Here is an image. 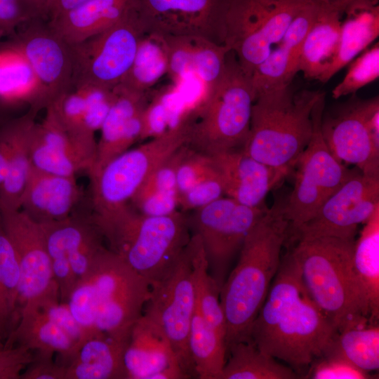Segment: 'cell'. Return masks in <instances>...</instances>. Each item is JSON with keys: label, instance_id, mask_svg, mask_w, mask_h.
<instances>
[{"label": "cell", "instance_id": "6da1fadb", "mask_svg": "<svg viewBox=\"0 0 379 379\" xmlns=\"http://www.w3.org/2000/svg\"><path fill=\"white\" fill-rule=\"evenodd\" d=\"M335 333L307 295L286 253L252 323L248 340L301 373L322 354Z\"/></svg>", "mask_w": 379, "mask_h": 379}, {"label": "cell", "instance_id": "7a4b0ae2", "mask_svg": "<svg viewBox=\"0 0 379 379\" xmlns=\"http://www.w3.org/2000/svg\"><path fill=\"white\" fill-rule=\"evenodd\" d=\"M284 201H274L249 231L237 263L220 288L226 350L234 343L248 340L252 323L280 266L281 252L289 232Z\"/></svg>", "mask_w": 379, "mask_h": 379}, {"label": "cell", "instance_id": "3957f363", "mask_svg": "<svg viewBox=\"0 0 379 379\" xmlns=\"http://www.w3.org/2000/svg\"><path fill=\"white\" fill-rule=\"evenodd\" d=\"M355 241L302 237L290 241L287 253L307 295L336 332L370 324L352 269Z\"/></svg>", "mask_w": 379, "mask_h": 379}, {"label": "cell", "instance_id": "277c9868", "mask_svg": "<svg viewBox=\"0 0 379 379\" xmlns=\"http://www.w3.org/2000/svg\"><path fill=\"white\" fill-rule=\"evenodd\" d=\"M323 93L296 91L291 84L259 93L243 150L265 164L290 173L310 140L312 109Z\"/></svg>", "mask_w": 379, "mask_h": 379}, {"label": "cell", "instance_id": "5b68a950", "mask_svg": "<svg viewBox=\"0 0 379 379\" xmlns=\"http://www.w3.org/2000/svg\"><path fill=\"white\" fill-rule=\"evenodd\" d=\"M254 101L251 79L230 51L219 79L185 116L186 145L207 155L243 149L249 135Z\"/></svg>", "mask_w": 379, "mask_h": 379}, {"label": "cell", "instance_id": "8992f818", "mask_svg": "<svg viewBox=\"0 0 379 379\" xmlns=\"http://www.w3.org/2000/svg\"><path fill=\"white\" fill-rule=\"evenodd\" d=\"M107 248L152 286L177 260L191 239L186 213L145 215L132 206L98 227Z\"/></svg>", "mask_w": 379, "mask_h": 379}, {"label": "cell", "instance_id": "52a82bcc", "mask_svg": "<svg viewBox=\"0 0 379 379\" xmlns=\"http://www.w3.org/2000/svg\"><path fill=\"white\" fill-rule=\"evenodd\" d=\"M187 131V121L181 119L162 134L128 149L88 176L84 204L96 225L113 220L131 206V199L155 166L186 144Z\"/></svg>", "mask_w": 379, "mask_h": 379}, {"label": "cell", "instance_id": "ba28073f", "mask_svg": "<svg viewBox=\"0 0 379 379\" xmlns=\"http://www.w3.org/2000/svg\"><path fill=\"white\" fill-rule=\"evenodd\" d=\"M79 279L91 296L96 333L128 340L149 296L148 282L105 246Z\"/></svg>", "mask_w": 379, "mask_h": 379}, {"label": "cell", "instance_id": "9c48e42d", "mask_svg": "<svg viewBox=\"0 0 379 379\" xmlns=\"http://www.w3.org/2000/svg\"><path fill=\"white\" fill-rule=\"evenodd\" d=\"M312 0H227L223 45L250 78L300 11Z\"/></svg>", "mask_w": 379, "mask_h": 379}, {"label": "cell", "instance_id": "30bf717a", "mask_svg": "<svg viewBox=\"0 0 379 379\" xmlns=\"http://www.w3.org/2000/svg\"><path fill=\"white\" fill-rule=\"evenodd\" d=\"M325 101L324 92L313 107L312 137L294 166L296 168L294 186L284 201L289 232L310 220L354 169H349L340 162L324 139L321 124Z\"/></svg>", "mask_w": 379, "mask_h": 379}, {"label": "cell", "instance_id": "8fae6325", "mask_svg": "<svg viewBox=\"0 0 379 379\" xmlns=\"http://www.w3.org/2000/svg\"><path fill=\"white\" fill-rule=\"evenodd\" d=\"M195 304L190 239L172 266L150 286L142 312L164 332L187 378H197L188 347Z\"/></svg>", "mask_w": 379, "mask_h": 379}, {"label": "cell", "instance_id": "7c38bea8", "mask_svg": "<svg viewBox=\"0 0 379 379\" xmlns=\"http://www.w3.org/2000/svg\"><path fill=\"white\" fill-rule=\"evenodd\" d=\"M146 34L139 11L100 33L69 45L72 86L91 84L114 88L130 69Z\"/></svg>", "mask_w": 379, "mask_h": 379}, {"label": "cell", "instance_id": "4fadbf2b", "mask_svg": "<svg viewBox=\"0 0 379 379\" xmlns=\"http://www.w3.org/2000/svg\"><path fill=\"white\" fill-rule=\"evenodd\" d=\"M321 133L333 155L362 173L379 178V98L361 99L355 93L324 111Z\"/></svg>", "mask_w": 379, "mask_h": 379}, {"label": "cell", "instance_id": "5bb4252c", "mask_svg": "<svg viewBox=\"0 0 379 379\" xmlns=\"http://www.w3.org/2000/svg\"><path fill=\"white\" fill-rule=\"evenodd\" d=\"M268 207H250L222 197L187 215L191 234L200 239L209 274L220 289L251 228Z\"/></svg>", "mask_w": 379, "mask_h": 379}, {"label": "cell", "instance_id": "9a60e30c", "mask_svg": "<svg viewBox=\"0 0 379 379\" xmlns=\"http://www.w3.org/2000/svg\"><path fill=\"white\" fill-rule=\"evenodd\" d=\"M378 207L379 178L366 175L354 167L317 213L288 233L287 241L315 237L355 239L359 225L364 224Z\"/></svg>", "mask_w": 379, "mask_h": 379}, {"label": "cell", "instance_id": "2e32d148", "mask_svg": "<svg viewBox=\"0 0 379 379\" xmlns=\"http://www.w3.org/2000/svg\"><path fill=\"white\" fill-rule=\"evenodd\" d=\"M0 216L20 267V314L23 307L34 305L48 296L59 294V290L53 279L41 225L21 210L0 211Z\"/></svg>", "mask_w": 379, "mask_h": 379}, {"label": "cell", "instance_id": "e0dca14e", "mask_svg": "<svg viewBox=\"0 0 379 379\" xmlns=\"http://www.w3.org/2000/svg\"><path fill=\"white\" fill-rule=\"evenodd\" d=\"M67 218L40 224L50 257L53 277L63 281L74 273L78 279L89 271L105 246L104 238L86 206Z\"/></svg>", "mask_w": 379, "mask_h": 379}, {"label": "cell", "instance_id": "ac0fdd59", "mask_svg": "<svg viewBox=\"0 0 379 379\" xmlns=\"http://www.w3.org/2000/svg\"><path fill=\"white\" fill-rule=\"evenodd\" d=\"M11 41L29 60L48 105L72 87L70 46L47 20L33 18L27 21L20 26Z\"/></svg>", "mask_w": 379, "mask_h": 379}, {"label": "cell", "instance_id": "d6986e66", "mask_svg": "<svg viewBox=\"0 0 379 379\" xmlns=\"http://www.w3.org/2000/svg\"><path fill=\"white\" fill-rule=\"evenodd\" d=\"M147 33L201 36L223 45L227 0H138Z\"/></svg>", "mask_w": 379, "mask_h": 379}, {"label": "cell", "instance_id": "ffe728a7", "mask_svg": "<svg viewBox=\"0 0 379 379\" xmlns=\"http://www.w3.org/2000/svg\"><path fill=\"white\" fill-rule=\"evenodd\" d=\"M41 123L34 126L30 140L33 167L65 176L91 171L95 161L97 141L72 135L60 122L53 105L46 108Z\"/></svg>", "mask_w": 379, "mask_h": 379}, {"label": "cell", "instance_id": "44dd1931", "mask_svg": "<svg viewBox=\"0 0 379 379\" xmlns=\"http://www.w3.org/2000/svg\"><path fill=\"white\" fill-rule=\"evenodd\" d=\"M126 379H186L162 329L145 315L133 325L124 352Z\"/></svg>", "mask_w": 379, "mask_h": 379}, {"label": "cell", "instance_id": "7402d4cb", "mask_svg": "<svg viewBox=\"0 0 379 379\" xmlns=\"http://www.w3.org/2000/svg\"><path fill=\"white\" fill-rule=\"evenodd\" d=\"M210 156L222 181L225 196L250 207L265 206L267 194L289 173L256 160L243 149Z\"/></svg>", "mask_w": 379, "mask_h": 379}, {"label": "cell", "instance_id": "603a6c76", "mask_svg": "<svg viewBox=\"0 0 379 379\" xmlns=\"http://www.w3.org/2000/svg\"><path fill=\"white\" fill-rule=\"evenodd\" d=\"M320 4L317 0H312L306 4L293 20L275 48L255 69L251 77L255 99L260 93L291 84L299 72L302 45L316 18Z\"/></svg>", "mask_w": 379, "mask_h": 379}, {"label": "cell", "instance_id": "cb8c5ba5", "mask_svg": "<svg viewBox=\"0 0 379 379\" xmlns=\"http://www.w3.org/2000/svg\"><path fill=\"white\" fill-rule=\"evenodd\" d=\"M114 90L116 98L100 129L96 159L88 176L98 173L140 139L142 116L150 99L149 93H138L120 85Z\"/></svg>", "mask_w": 379, "mask_h": 379}, {"label": "cell", "instance_id": "d4e9b609", "mask_svg": "<svg viewBox=\"0 0 379 379\" xmlns=\"http://www.w3.org/2000/svg\"><path fill=\"white\" fill-rule=\"evenodd\" d=\"M85 196L76 176L46 173L32 166L20 210L40 224L58 221L75 211Z\"/></svg>", "mask_w": 379, "mask_h": 379}, {"label": "cell", "instance_id": "484cf974", "mask_svg": "<svg viewBox=\"0 0 379 379\" xmlns=\"http://www.w3.org/2000/svg\"><path fill=\"white\" fill-rule=\"evenodd\" d=\"M168 58L167 74L178 84L193 74L204 91L220 77L230 51L222 44L196 36H161Z\"/></svg>", "mask_w": 379, "mask_h": 379}, {"label": "cell", "instance_id": "4316f807", "mask_svg": "<svg viewBox=\"0 0 379 379\" xmlns=\"http://www.w3.org/2000/svg\"><path fill=\"white\" fill-rule=\"evenodd\" d=\"M139 11L138 0H88L48 21L59 36L73 45Z\"/></svg>", "mask_w": 379, "mask_h": 379}, {"label": "cell", "instance_id": "83f0119b", "mask_svg": "<svg viewBox=\"0 0 379 379\" xmlns=\"http://www.w3.org/2000/svg\"><path fill=\"white\" fill-rule=\"evenodd\" d=\"M342 14L321 2L301 51L299 72L306 79L327 82L328 73L337 56Z\"/></svg>", "mask_w": 379, "mask_h": 379}, {"label": "cell", "instance_id": "f1b7e54d", "mask_svg": "<svg viewBox=\"0 0 379 379\" xmlns=\"http://www.w3.org/2000/svg\"><path fill=\"white\" fill-rule=\"evenodd\" d=\"M27 103L48 105L42 86L29 60L11 41H0V106Z\"/></svg>", "mask_w": 379, "mask_h": 379}, {"label": "cell", "instance_id": "f546056e", "mask_svg": "<svg viewBox=\"0 0 379 379\" xmlns=\"http://www.w3.org/2000/svg\"><path fill=\"white\" fill-rule=\"evenodd\" d=\"M127 342L103 333L88 339L66 364L65 379H126Z\"/></svg>", "mask_w": 379, "mask_h": 379}, {"label": "cell", "instance_id": "4dcf8cb0", "mask_svg": "<svg viewBox=\"0 0 379 379\" xmlns=\"http://www.w3.org/2000/svg\"><path fill=\"white\" fill-rule=\"evenodd\" d=\"M26 347L32 351L59 356L65 366L79 347L44 312L36 308H23L19 321L5 341L4 347Z\"/></svg>", "mask_w": 379, "mask_h": 379}, {"label": "cell", "instance_id": "1f68e13d", "mask_svg": "<svg viewBox=\"0 0 379 379\" xmlns=\"http://www.w3.org/2000/svg\"><path fill=\"white\" fill-rule=\"evenodd\" d=\"M352 269L371 325L379 317V207L355 241Z\"/></svg>", "mask_w": 379, "mask_h": 379}, {"label": "cell", "instance_id": "d6a6232c", "mask_svg": "<svg viewBox=\"0 0 379 379\" xmlns=\"http://www.w3.org/2000/svg\"><path fill=\"white\" fill-rule=\"evenodd\" d=\"M31 106L15 118V129L6 175L0 185V211L20 210L22 197L32 167L30 140L35 119L41 110Z\"/></svg>", "mask_w": 379, "mask_h": 379}, {"label": "cell", "instance_id": "836d02e7", "mask_svg": "<svg viewBox=\"0 0 379 379\" xmlns=\"http://www.w3.org/2000/svg\"><path fill=\"white\" fill-rule=\"evenodd\" d=\"M344 13L346 16L341 22L340 46L327 81L379 35L378 0L354 3Z\"/></svg>", "mask_w": 379, "mask_h": 379}, {"label": "cell", "instance_id": "e575fe53", "mask_svg": "<svg viewBox=\"0 0 379 379\" xmlns=\"http://www.w3.org/2000/svg\"><path fill=\"white\" fill-rule=\"evenodd\" d=\"M298 376L290 366L280 364L252 340H246L227 347L220 379H295Z\"/></svg>", "mask_w": 379, "mask_h": 379}, {"label": "cell", "instance_id": "d590c367", "mask_svg": "<svg viewBox=\"0 0 379 379\" xmlns=\"http://www.w3.org/2000/svg\"><path fill=\"white\" fill-rule=\"evenodd\" d=\"M188 347L197 378L220 379L227 355L225 338L205 321L196 307Z\"/></svg>", "mask_w": 379, "mask_h": 379}, {"label": "cell", "instance_id": "8d00e7d4", "mask_svg": "<svg viewBox=\"0 0 379 379\" xmlns=\"http://www.w3.org/2000/svg\"><path fill=\"white\" fill-rule=\"evenodd\" d=\"M167 72L168 58L162 36L147 33L141 39L133 62L119 85L138 93H149Z\"/></svg>", "mask_w": 379, "mask_h": 379}, {"label": "cell", "instance_id": "74e56055", "mask_svg": "<svg viewBox=\"0 0 379 379\" xmlns=\"http://www.w3.org/2000/svg\"><path fill=\"white\" fill-rule=\"evenodd\" d=\"M20 283L17 255L0 216V333L4 343L19 321Z\"/></svg>", "mask_w": 379, "mask_h": 379}, {"label": "cell", "instance_id": "f35d334b", "mask_svg": "<svg viewBox=\"0 0 379 379\" xmlns=\"http://www.w3.org/2000/svg\"><path fill=\"white\" fill-rule=\"evenodd\" d=\"M192 265L195 288V307L218 333L225 338L227 326L225 314L220 303V289L209 274L208 264L199 238L191 237Z\"/></svg>", "mask_w": 379, "mask_h": 379}, {"label": "cell", "instance_id": "ab89813d", "mask_svg": "<svg viewBox=\"0 0 379 379\" xmlns=\"http://www.w3.org/2000/svg\"><path fill=\"white\" fill-rule=\"evenodd\" d=\"M325 350L343 356L365 372L377 371L379 368V326L368 324L336 332Z\"/></svg>", "mask_w": 379, "mask_h": 379}, {"label": "cell", "instance_id": "60d3db41", "mask_svg": "<svg viewBox=\"0 0 379 379\" xmlns=\"http://www.w3.org/2000/svg\"><path fill=\"white\" fill-rule=\"evenodd\" d=\"M379 77V43L357 58L350 66L343 79L332 91L335 99L355 93Z\"/></svg>", "mask_w": 379, "mask_h": 379}, {"label": "cell", "instance_id": "b9f144b4", "mask_svg": "<svg viewBox=\"0 0 379 379\" xmlns=\"http://www.w3.org/2000/svg\"><path fill=\"white\" fill-rule=\"evenodd\" d=\"M179 95L176 87H168L155 94L146 105L142 116V131L140 140L162 134L170 128L174 102Z\"/></svg>", "mask_w": 379, "mask_h": 379}, {"label": "cell", "instance_id": "7bdbcfd3", "mask_svg": "<svg viewBox=\"0 0 379 379\" xmlns=\"http://www.w3.org/2000/svg\"><path fill=\"white\" fill-rule=\"evenodd\" d=\"M79 86L82 91L86 102L84 126L86 133L95 136L100 131L116 98L114 88L84 84Z\"/></svg>", "mask_w": 379, "mask_h": 379}, {"label": "cell", "instance_id": "ee69618b", "mask_svg": "<svg viewBox=\"0 0 379 379\" xmlns=\"http://www.w3.org/2000/svg\"><path fill=\"white\" fill-rule=\"evenodd\" d=\"M304 378L312 379H367L369 373L355 366L343 356L329 350L315 359Z\"/></svg>", "mask_w": 379, "mask_h": 379}, {"label": "cell", "instance_id": "f6af8a7d", "mask_svg": "<svg viewBox=\"0 0 379 379\" xmlns=\"http://www.w3.org/2000/svg\"><path fill=\"white\" fill-rule=\"evenodd\" d=\"M23 308H36L41 310L79 347L86 340L93 337L76 320L67 304L60 302L58 294L47 297L33 306Z\"/></svg>", "mask_w": 379, "mask_h": 379}, {"label": "cell", "instance_id": "bcb514c9", "mask_svg": "<svg viewBox=\"0 0 379 379\" xmlns=\"http://www.w3.org/2000/svg\"><path fill=\"white\" fill-rule=\"evenodd\" d=\"M188 149V146L185 144L160 161L142 184L134 197L156 191H177L178 168Z\"/></svg>", "mask_w": 379, "mask_h": 379}, {"label": "cell", "instance_id": "7dc6e473", "mask_svg": "<svg viewBox=\"0 0 379 379\" xmlns=\"http://www.w3.org/2000/svg\"><path fill=\"white\" fill-rule=\"evenodd\" d=\"M224 196L222 181L216 171L178 194V208L184 213L192 211Z\"/></svg>", "mask_w": 379, "mask_h": 379}, {"label": "cell", "instance_id": "c3c4849f", "mask_svg": "<svg viewBox=\"0 0 379 379\" xmlns=\"http://www.w3.org/2000/svg\"><path fill=\"white\" fill-rule=\"evenodd\" d=\"M215 172L216 170L210 155L194 151L189 147L177 171L178 195Z\"/></svg>", "mask_w": 379, "mask_h": 379}, {"label": "cell", "instance_id": "681fc988", "mask_svg": "<svg viewBox=\"0 0 379 379\" xmlns=\"http://www.w3.org/2000/svg\"><path fill=\"white\" fill-rule=\"evenodd\" d=\"M131 206L140 213L149 216H162L178 210L176 190L156 191L134 197Z\"/></svg>", "mask_w": 379, "mask_h": 379}, {"label": "cell", "instance_id": "f907efd6", "mask_svg": "<svg viewBox=\"0 0 379 379\" xmlns=\"http://www.w3.org/2000/svg\"><path fill=\"white\" fill-rule=\"evenodd\" d=\"M55 354L34 351L32 361L20 375V379H65V366L54 360Z\"/></svg>", "mask_w": 379, "mask_h": 379}, {"label": "cell", "instance_id": "816d5d0a", "mask_svg": "<svg viewBox=\"0 0 379 379\" xmlns=\"http://www.w3.org/2000/svg\"><path fill=\"white\" fill-rule=\"evenodd\" d=\"M33 357L34 351L26 347H0V379H20Z\"/></svg>", "mask_w": 379, "mask_h": 379}, {"label": "cell", "instance_id": "f5cc1de1", "mask_svg": "<svg viewBox=\"0 0 379 379\" xmlns=\"http://www.w3.org/2000/svg\"><path fill=\"white\" fill-rule=\"evenodd\" d=\"M33 19L24 0H0V36H12L23 23Z\"/></svg>", "mask_w": 379, "mask_h": 379}, {"label": "cell", "instance_id": "db71d44e", "mask_svg": "<svg viewBox=\"0 0 379 379\" xmlns=\"http://www.w3.org/2000/svg\"><path fill=\"white\" fill-rule=\"evenodd\" d=\"M15 129V119L0 121V185L6 175Z\"/></svg>", "mask_w": 379, "mask_h": 379}, {"label": "cell", "instance_id": "11a10c76", "mask_svg": "<svg viewBox=\"0 0 379 379\" xmlns=\"http://www.w3.org/2000/svg\"><path fill=\"white\" fill-rule=\"evenodd\" d=\"M88 0H49L47 20H51L71 9H73Z\"/></svg>", "mask_w": 379, "mask_h": 379}, {"label": "cell", "instance_id": "9f6ffc18", "mask_svg": "<svg viewBox=\"0 0 379 379\" xmlns=\"http://www.w3.org/2000/svg\"><path fill=\"white\" fill-rule=\"evenodd\" d=\"M24 1L28 8L32 18H42L47 20L49 0H24Z\"/></svg>", "mask_w": 379, "mask_h": 379}, {"label": "cell", "instance_id": "6f0895ef", "mask_svg": "<svg viewBox=\"0 0 379 379\" xmlns=\"http://www.w3.org/2000/svg\"><path fill=\"white\" fill-rule=\"evenodd\" d=\"M328 5L331 8L337 11L342 15L344 14L345 10L352 4L368 1H377V0H317Z\"/></svg>", "mask_w": 379, "mask_h": 379}, {"label": "cell", "instance_id": "680465c9", "mask_svg": "<svg viewBox=\"0 0 379 379\" xmlns=\"http://www.w3.org/2000/svg\"><path fill=\"white\" fill-rule=\"evenodd\" d=\"M4 347V341L0 333V347Z\"/></svg>", "mask_w": 379, "mask_h": 379}, {"label": "cell", "instance_id": "91938a15", "mask_svg": "<svg viewBox=\"0 0 379 379\" xmlns=\"http://www.w3.org/2000/svg\"><path fill=\"white\" fill-rule=\"evenodd\" d=\"M0 38H1V36H0Z\"/></svg>", "mask_w": 379, "mask_h": 379}]
</instances>
